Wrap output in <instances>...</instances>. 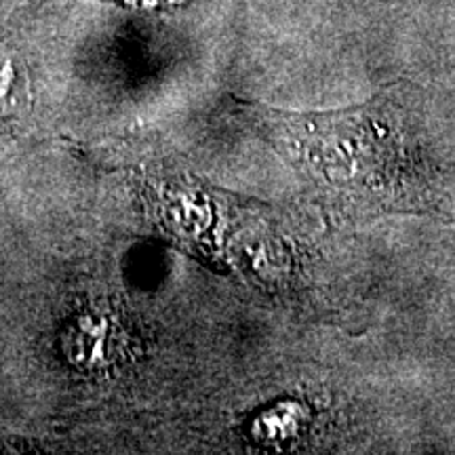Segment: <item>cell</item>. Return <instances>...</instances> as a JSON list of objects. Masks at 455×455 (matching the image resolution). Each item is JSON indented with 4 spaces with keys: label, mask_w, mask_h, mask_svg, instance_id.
<instances>
[{
    "label": "cell",
    "mask_w": 455,
    "mask_h": 455,
    "mask_svg": "<svg viewBox=\"0 0 455 455\" xmlns=\"http://www.w3.org/2000/svg\"><path fill=\"white\" fill-rule=\"evenodd\" d=\"M284 152L341 220L441 213L445 195L422 129L395 98L276 123Z\"/></svg>",
    "instance_id": "6da1fadb"
}]
</instances>
